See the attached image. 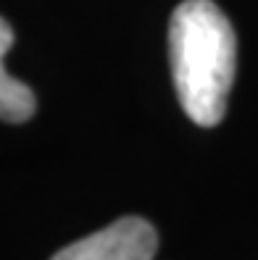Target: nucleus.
<instances>
[{
  "label": "nucleus",
  "instance_id": "3",
  "mask_svg": "<svg viewBox=\"0 0 258 260\" xmlns=\"http://www.w3.org/2000/svg\"><path fill=\"white\" fill-rule=\"evenodd\" d=\"M11 45H13V29L3 16H0V121L21 124V121H29L35 116L37 100H35V92L24 82L13 79L6 71L3 58L11 50Z\"/></svg>",
  "mask_w": 258,
  "mask_h": 260
},
{
  "label": "nucleus",
  "instance_id": "1",
  "mask_svg": "<svg viewBox=\"0 0 258 260\" xmlns=\"http://www.w3.org/2000/svg\"><path fill=\"white\" fill-rule=\"evenodd\" d=\"M169 58L185 113L200 126H216L237 69V40L224 11L211 0H185L171 13Z\"/></svg>",
  "mask_w": 258,
  "mask_h": 260
},
{
  "label": "nucleus",
  "instance_id": "2",
  "mask_svg": "<svg viewBox=\"0 0 258 260\" xmlns=\"http://www.w3.org/2000/svg\"><path fill=\"white\" fill-rule=\"evenodd\" d=\"M156 250V229L140 216H124L100 232L58 250L50 260H153Z\"/></svg>",
  "mask_w": 258,
  "mask_h": 260
}]
</instances>
